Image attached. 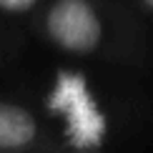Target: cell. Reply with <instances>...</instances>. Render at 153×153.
I'll use <instances>...</instances> for the list:
<instances>
[{
  "mask_svg": "<svg viewBox=\"0 0 153 153\" xmlns=\"http://www.w3.org/2000/svg\"><path fill=\"white\" fill-rule=\"evenodd\" d=\"M45 30L50 40L68 53H93L103 40V23L91 0H58L48 10Z\"/></svg>",
  "mask_w": 153,
  "mask_h": 153,
  "instance_id": "1",
  "label": "cell"
},
{
  "mask_svg": "<svg viewBox=\"0 0 153 153\" xmlns=\"http://www.w3.org/2000/svg\"><path fill=\"white\" fill-rule=\"evenodd\" d=\"M38 133L30 111L13 103H0V151H15L33 143Z\"/></svg>",
  "mask_w": 153,
  "mask_h": 153,
  "instance_id": "2",
  "label": "cell"
},
{
  "mask_svg": "<svg viewBox=\"0 0 153 153\" xmlns=\"http://www.w3.org/2000/svg\"><path fill=\"white\" fill-rule=\"evenodd\" d=\"M38 0H0V8L8 10V13H23V10H30Z\"/></svg>",
  "mask_w": 153,
  "mask_h": 153,
  "instance_id": "3",
  "label": "cell"
},
{
  "mask_svg": "<svg viewBox=\"0 0 153 153\" xmlns=\"http://www.w3.org/2000/svg\"><path fill=\"white\" fill-rule=\"evenodd\" d=\"M143 5H146V8H151V10H153V0H143Z\"/></svg>",
  "mask_w": 153,
  "mask_h": 153,
  "instance_id": "4",
  "label": "cell"
}]
</instances>
